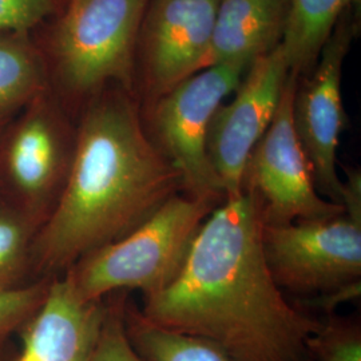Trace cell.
I'll return each instance as SVG.
<instances>
[{"instance_id": "1", "label": "cell", "mask_w": 361, "mask_h": 361, "mask_svg": "<svg viewBox=\"0 0 361 361\" xmlns=\"http://www.w3.org/2000/svg\"><path fill=\"white\" fill-rule=\"evenodd\" d=\"M255 198H226L202 224L174 281L143 297L145 319L204 338L232 361H310L320 319L289 301L268 269Z\"/></svg>"}, {"instance_id": "2", "label": "cell", "mask_w": 361, "mask_h": 361, "mask_svg": "<svg viewBox=\"0 0 361 361\" xmlns=\"http://www.w3.org/2000/svg\"><path fill=\"white\" fill-rule=\"evenodd\" d=\"M178 193H183L180 171L155 145L128 90L97 94L78 123L63 193L37 233L32 280L62 277L80 258L126 237Z\"/></svg>"}, {"instance_id": "3", "label": "cell", "mask_w": 361, "mask_h": 361, "mask_svg": "<svg viewBox=\"0 0 361 361\" xmlns=\"http://www.w3.org/2000/svg\"><path fill=\"white\" fill-rule=\"evenodd\" d=\"M219 205L176 194L126 237L80 258L63 276L86 301L135 289L143 297L154 295L180 274L202 224Z\"/></svg>"}, {"instance_id": "4", "label": "cell", "mask_w": 361, "mask_h": 361, "mask_svg": "<svg viewBox=\"0 0 361 361\" xmlns=\"http://www.w3.org/2000/svg\"><path fill=\"white\" fill-rule=\"evenodd\" d=\"M75 142L77 126L49 89L0 131V197L39 229L63 193Z\"/></svg>"}, {"instance_id": "5", "label": "cell", "mask_w": 361, "mask_h": 361, "mask_svg": "<svg viewBox=\"0 0 361 361\" xmlns=\"http://www.w3.org/2000/svg\"><path fill=\"white\" fill-rule=\"evenodd\" d=\"M343 207L334 217L262 225L264 257L281 289L323 297L360 286V195H352Z\"/></svg>"}, {"instance_id": "6", "label": "cell", "mask_w": 361, "mask_h": 361, "mask_svg": "<svg viewBox=\"0 0 361 361\" xmlns=\"http://www.w3.org/2000/svg\"><path fill=\"white\" fill-rule=\"evenodd\" d=\"M149 0H77L52 39L58 79L68 94L97 95L110 82L129 91Z\"/></svg>"}, {"instance_id": "7", "label": "cell", "mask_w": 361, "mask_h": 361, "mask_svg": "<svg viewBox=\"0 0 361 361\" xmlns=\"http://www.w3.org/2000/svg\"><path fill=\"white\" fill-rule=\"evenodd\" d=\"M249 66L232 62L204 68L157 98L152 106L146 129L180 171L183 193L219 204L226 200L207 155V130L225 98L237 90Z\"/></svg>"}, {"instance_id": "8", "label": "cell", "mask_w": 361, "mask_h": 361, "mask_svg": "<svg viewBox=\"0 0 361 361\" xmlns=\"http://www.w3.org/2000/svg\"><path fill=\"white\" fill-rule=\"evenodd\" d=\"M298 75L289 73L277 110L246 162L243 192L256 201L262 225L326 219L344 212L317 192L293 126Z\"/></svg>"}, {"instance_id": "9", "label": "cell", "mask_w": 361, "mask_h": 361, "mask_svg": "<svg viewBox=\"0 0 361 361\" xmlns=\"http://www.w3.org/2000/svg\"><path fill=\"white\" fill-rule=\"evenodd\" d=\"M353 35L355 27L347 13L324 44L310 77L297 85L292 109L297 138L310 162L317 192L341 207L344 183L337 173V150L347 123L341 78Z\"/></svg>"}, {"instance_id": "10", "label": "cell", "mask_w": 361, "mask_h": 361, "mask_svg": "<svg viewBox=\"0 0 361 361\" xmlns=\"http://www.w3.org/2000/svg\"><path fill=\"white\" fill-rule=\"evenodd\" d=\"M290 70L280 43L246 70L235 95L209 125L207 150L226 198L243 193L246 162L271 125Z\"/></svg>"}, {"instance_id": "11", "label": "cell", "mask_w": 361, "mask_h": 361, "mask_svg": "<svg viewBox=\"0 0 361 361\" xmlns=\"http://www.w3.org/2000/svg\"><path fill=\"white\" fill-rule=\"evenodd\" d=\"M219 0H149L138 43L153 99L201 70Z\"/></svg>"}, {"instance_id": "12", "label": "cell", "mask_w": 361, "mask_h": 361, "mask_svg": "<svg viewBox=\"0 0 361 361\" xmlns=\"http://www.w3.org/2000/svg\"><path fill=\"white\" fill-rule=\"evenodd\" d=\"M109 310L107 297L86 301L65 276L54 279L39 310L20 329L15 361H85Z\"/></svg>"}, {"instance_id": "13", "label": "cell", "mask_w": 361, "mask_h": 361, "mask_svg": "<svg viewBox=\"0 0 361 361\" xmlns=\"http://www.w3.org/2000/svg\"><path fill=\"white\" fill-rule=\"evenodd\" d=\"M288 11L289 0H219L201 70L232 62L252 65L281 43Z\"/></svg>"}, {"instance_id": "14", "label": "cell", "mask_w": 361, "mask_h": 361, "mask_svg": "<svg viewBox=\"0 0 361 361\" xmlns=\"http://www.w3.org/2000/svg\"><path fill=\"white\" fill-rule=\"evenodd\" d=\"M350 0H289L281 40L290 73L298 77L316 63Z\"/></svg>"}, {"instance_id": "15", "label": "cell", "mask_w": 361, "mask_h": 361, "mask_svg": "<svg viewBox=\"0 0 361 361\" xmlns=\"http://www.w3.org/2000/svg\"><path fill=\"white\" fill-rule=\"evenodd\" d=\"M44 90L46 65L27 34L0 31V126Z\"/></svg>"}, {"instance_id": "16", "label": "cell", "mask_w": 361, "mask_h": 361, "mask_svg": "<svg viewBox=\"0 0 361 361\" xmlns=\"http://www.w3.org/2000/svg\"><path fill=\"white\" fill-rule=\"evenodd\" d=\"M125 331L143 361H232L219 347L195 336L174 332L149 322L129 298L123 307Z\"/></svg>"}, {"instance_id": "17", "label": "cell", "mask_w": 361, "mask_h": 361, "mask_svg": "<svg viewBox=\"0 0 361 361\" xmlns=\"http://www.w3.org/2000/svg\"><path fill=\"white\" fill-rule=\"evenodd\" d=\"M39 228L0 197V290L30 281L32 247Z\"/></svg>"}, {"instance_id": "18", "label": "cell", "mask_w": 361, "mask_h": 361, "mask_svg": "<svg viewBox=\"0 0 361 361\" xmlns=\"http://www.w3.org/2000/svg\"><path fill=\"white\" fill-rule=\"evenodd\" d=\"M310 361H361V324L353 317L326 314L307 341Z\"/></svg>"}, {"instance_id": "19", "label": "cell", "mask_w": 361, "mask_h": 361, "mask_svg": "<svg viewBox=\"0 0 361 361\" xmlns=\"http://www.w3.org/2000/svg\"><path fill=\"white\" fill-rule=\"evenodd\" d=\"M52 280H35L0 290V344L20 332L43 304Z\"/></svg>"}, {"instance_id": "20", "label": "cell", "mask_w": 361, "mask_h": 361, "mask_svg": "<svg viewBox=\"0 0 361 361\" xmlns=\"http://www.w3.org/2000/svg\"><path fill=\"white\" fill-rule=\"evenodd\" d=\"M129 292L107 297L109 310L102 331L85 361H143L130 344L123 323V307Z\"/></svg>"}, {"instance_id": "21", "label": "cell", "mask_w": 361, "mask_h": 361, "mask_svg": "<svg viewBox=\"0 0 361 361\" xmlns=\"http://www.w3.org/2000/svg\"><path fill=\"white\" fill-rule=\"evenodd\" d=\"M58 0H0V31L27 34L56 11Z\"/></svg>"}, {"instance_id": "22", "label": "cell", "mask_w": 361, "mask_h": 361, "mask_svg": "<svg viewBox=\"0 0 361 361\" xmlns=\"http://www.w3.org/2000/svg\"><path fill=\"white\" fill-rule=\"evenodd\" d=\"M18 352V345L13 340L0 344V361H15Z\"/></svg>"}, {"instance_id": "23", "label": "cell", "mask_w": 361, "mask_h": 361, "mask_svg": "<svg viewBox=\"0 0 361 361\" xmlns=\"http://www.w3.org/2000/svg\"><path fill=\"white\" fill-rule=\"evenodd\" d=\"M77 0H68V4H73V3H75Z\"/></svg>"}, {"instance_id": "24", "label": "cell", "mask_w": 361, "mask_h": 361, "mask_svg": "<svg viewBox=\"0 0 361 361\" xmlns=\"http://www.w3.org/2000/svg\"><path fill=\"white\" fill-rule=\"evenodd\" d=\"M1 129H3V126H0V131H1Z\"/></svg>"}]
</instances>
